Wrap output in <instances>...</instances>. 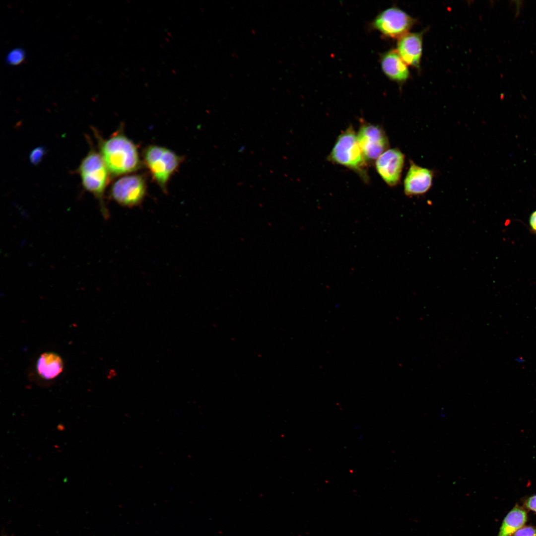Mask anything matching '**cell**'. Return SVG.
<instances>
[{"instance_id": "obj_7", "label": "cell", "mask_w": 536, "mask_h": 536, "mask_svg": "<svg viewBox=\"0 0 536 536\" xmlns=\"http://www.w3.org/2000/svg\"><path fill=\"white\" fill-rule=\"evenodd\" d=\"M146 188L145 180L141 176L128 175L120 178L113 184L111 195L112 199L123 206H134L142 201Z\"/></svg>"}, {"instance_id": "obj_14", "label": "cell", "mask_w": 536, "mask_h": 536, "mask_svg": "<svg viewBox=\"0 0 536 536\" xmlns=\"http://www.w3.org/2000/svg\"><path fill=\"white\" fill-rule=\"evenodd\" d=\"M511 536H536V527L532 526H524Z\"/></svg>"}, {"instance_id": "obj_15", "label": "cell", "mask_w": 536, "mask_h": 536, "mask_svg": "<svg viewBox=\"0 0 536 536\" xmlns=\"http://www.w3.org/2000/svg\"><path fill=\"white\" fill-rule=\"evenodd\" d=\"M45 153V149L43 147H38L34 149L30 153V160L32 163L37 164L42 159Z\"/></svg>"}, {"instance_id": "obj_1", "label": "cell", "mask_w": 536, "mask_h": 536, "mask_svg": "<svg viewBox=\"0 0 536 536\" xmlns=\"http://www.w3.org/2000/svg\"><path fill=\"white\" fill-rule=\"evenodd\" d=\"M100 150L109 172L114 175L129 173L140 167L136 147L123 134H115L103 140Z\"/></svg>"}, {"instance_id": "obj_12", "label": "cell", "mask_w": 536, "mask_h": 536, "mask_svg": "<svg viewBox=\"0 0 536 536\" xmlns=\"http://www.w3.org/2000/svg\"><path fill=\"white\" fill-rule=\"evenodd\" d=\"M527 521L528 513L525 508L515 505L504 518L497 536H511L523 527Z\"/></svg>"}, {"instance_id": "obj_13", "label": "cell", "mask_w": 536, "mask_h": 536, "mask_svg": "<svg viewBox=\"0 0 536 536\" xmlns=\"http://www.w3.org/2000/svg\"><path fill=\"white\" fill-rule=\"evenodd\" d=\"M37 369L42 377L46 379H52L62 372L63 361L61 358L55 353H45L39 357L37 364Z\"/></svg>"}, {"instance_id": "obj_5", "label": "cell", "mask_w": 536, "mask_h": 536, "mask_svg": "<svg viewBox=\"0 0 536 536\" xmlns=\"http://www.w3.org/2000/svg\"><path fill=\"white\" fill-rule=\"evenodd\" d=\"M413 18L401 9L392 7L380 13L372 23L373 27L385 36L399 39L408 33Z\"/></svg>"}, {"instance_id": "obj_10", "label": "cell", "mask_w": 536, "mask_h": 536, "mask_svg": "<svg viewBox=\"0 0 536 536\" xmlns=\"http://www.w3.org/2000/svg\"><path fill=\"white\" fill-rule=\"evenodd\" d=\"M422 33H407L400 38L397 51L408 66L419 67L422 53Z\"/></svg>"}, {"instance_id": "obj_9", "label": "cell", "mask_w": 536, "mask_h": 536, "mask_svg": "<svg viewBox=\"0 0 536 536\" xmlns=\"http://www.w3.org/2000/svg\"><path fill=\"white\" fill-rule=\"evenodd\" d=\"M434 173L410 160L409 168L403 182L404 194L413 197L425 194L431 188Z\"/></svg>"}, {"instance_id": "obj_16", "label": "cell", "mask_w": 536, "mask_h": 536, "mask_svg": "<svg viewBox=\"0 0 536 536\" xmlns=\"http://www.w3.org/2000/svg\"><path fill=\"white\" fill-rule=\"evenodd\" d=\"M23 52L20 50H15L9 53L7 57L8 62L11 64H18L23 59Z\"/></svg>"}, {"instance_id": "obj_6", "label": "cell", "mask_w": 536, "mask_h": 536, "mask_svg": "<svg viewBox=\"0 0 536 536\" xmlns=\"http://www.w3.org/2000/svg\"><path fill=\"white\" fill-rule=\"evenodd\" d=\"M357 138L367 163L377 159L389 146L385 132L378 125L363 124L358 130Z\"/></svg>"}, {"instance_id": "obj_2", "label": "cell", "mask_w": 536, "mask_h": 536, "mask_svg": "<svg viewBox=\"0 0 536 536\" xmlns=\"http://www.w3.org/2000/svg\"><path fill=\"white\" fill-rule=\"evenodd\" d=\"M83 187L99 200L101 211L105 218L108 211L103 201L104 193L109 180V170L101 155L90 151L81 161L79 168Z\"/></svg>"}, {"instance_id": "obj_8", "label": "cell", "mask_w": 536, "mask_h": 536, "mask_svg": "<svg viewBox=\"0 0 536 536\" xmlns=\"http://www.w3.org/2000/svg\"><path fill=\"white\" fill-rule=\"evenodd\" d=\"M404 160V154L398 148L388 149L377 159V172L388 186L395 187L400 182Z\"/></svg>"}, {"instance_id": "obj_11", "label": "cell", "mask_w": 536, "mask_h": 536, "mask_svg": "<svg viewBox=\"0 0 536 536\" xmlns=\"http://www.w3.org/2000/svg\"><path fill=\"white\" fill-rule=\"evenodd\" d=\"M381 65L385 74L393 81L403 82L409 76L408 65L396 50L386 52L382 56Z\"/></svg>"}, {"instance_id": "obj_3", "label": "cell", "mask_w": 536, "mask_h": 536, "mask_svg": "<svg viewBox=\"0 0 536 536\" xmlns=\"http://www.w3.org/2000/svg\"><path fill=\"white\" fill-rule=\"evenodd\" d=\"M350 127L338 136L329 156L330 161L348 168L366 179L367 162L359 145L357 136Z\"/></svg>"}, {"instance_id": "obj_4", "label": "cell", "mask_w": 536, "mask_h": 536, "mask_svg": "<svg viewBox=\"0 0 536 536\" xmlns=\"http://www.w3.org/2000/svg\"><path fill=\"white\" fill-rule=\"evenodd\" d=\"M144 157L153 178L165 191L168 180L178 167L181 159L171 150L157 145L148 147Z\"/></svg>"}, {"instance_id": "obj_17", "label": "cell", "mask_w": 536, "mask_h": 536, "mask_svg": "<svg viewBox=\"0 0 536 536\" xmlns=\"http://www.w3.org/2000/svg\"><path fill=\"white\" fill-rule=\"evenodd\" d=\"M524 508L536 513V494L527 498L524 502Z\"/></svg>"}, {"instance_id": "obj_19", "label": "cell", "mask_w": 536, "mask_h": 536, "mask_svg": "<svg viewBox=\"0 0 536 536\" xmlns=\"http://www.w3.org/2000/svg\"><path fill=\"white\" fill-rule=\"evenodd\" d=\"M1 536H7V535L4 531V529H3L1 531Z\"/></svg>"}, {"instance_id": "obj_18", "label": "cell", "mask_w": 536, "mask_h": 536, "mask_svg": "<svg viewBox=\"0 0 536 536\" xmlns=\"http://www.w3.org/2000/svg\"><path fill=\"white\" fill-rule=\"evenodd\" d=\"M529 223L532 230L536 232V210L531 214L529 219Z\"/></svg>"}]
</instances>
